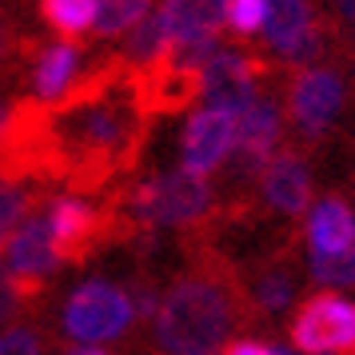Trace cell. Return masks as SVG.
<instances>
[{
	"instance_id": "cell-1",
	"label": "cell",
	"mask_w": 355,
	"mask_h": 355,
	"mask_svg": "<svg viewBox=\"0 0 355 355\" xmlns=\"http://www.w3.org/2000/svg\"><path fill=\"white\" fill-rule=\"evenodd\" d=\"M136 88H88L49 120L52 156L76 176L100 180L132 152L140 128Z\"/></svg>"
},
{
	"instance_id": "cell-2",
	"label": "cell",
	"mask_w": 355,
	"mask_h": 355,
	"mask_svg": "<svg viewBox=\"0 0 355 355\" xmlns=\"http://www.w3.org/2000/svg\"><path fill=\"white\" fill-rule=\"evenodd\" d=\"M236 323V300L220 279L188 275L160 300L156 311V347L168 355L224 352Z\"/></svg>"
},
{
	"instance_id": "cell-3",
	"label": "cell",
	"mask_w": 355,
	"mask_h": 355,
	"mask_svg": "<svg viewBox=\"0 0 355 355\" xmlns=\"http://www.w3.org/2000/svg\"><path fill=\"white\" fill-rule=\"evenodd\" d=\"M64 336L72 343H92L108 347L116 339H124L136 323V304L124 288H116L108 279H88L68 295L64 304Z\"/></svg>"
},
{
	"instance_id": "cell-4",
	"label": "cell",
	"mask_w": 355,
	"mask_h": 355,
	"mask_svg": "<svg viewBox=\"0 0 355 355\" xmlns=\"http://www.w3.org/2000/svg\"><path fill=\"white\" fill-rule=\"evenodd\" d=\"M211 208V188L204 172H192L180 164L176 172H164L156 180H144L132 192V211L136 220L156 227H180L204 220Z\"/></svg>"
},
{
	"instance_id": "cell-5",
	"label": "cell",
	"mask_w": 355,
	"mask_h": 355,
	"mask_svg": "<svg viewBox=\"0 0 355 355\" xmlns=\"http://www.w3.org/2000/svg\"><path fill=\"white\" fill-rule=\"evenodd\" d=\"M291 347L304 355L355 352V304L336 291L311 295L291 323Z\"/></svg>"
},
{
	"instance_id": "cell-6",
	"label": "cell",
	"mask_w": 355,
	"mask_h": 355,
	"mask_svg": "<svg viewBox=\"0 0 355 355\" xmlns=\"http://www.w3.org/2000/svg\"><path fill=\"white\" fill-rule=\"evenodd\" d=\"M60 263H64V256L56 252L49 216H24L0 252V268L12 275L20 291H36Z\"/></svg>"
},
{
	"instance_id": "cell-7",
	"label": "cell",
	"mask_w": 355,
	"mask_h": 355,
	"mask_svg": "<svg viewBox=\"0 0 355 355\" xmlns=\"http://www.w3.org/2000/svg\"><path fill=\"white\" fill-rule=\"evenodd\" d=\"M343 100H347L343 80L331 68H307L291 84V120H295V128L304 136L315 140V136H323L339 120Z\"/></svg>"
},
{
	"instance_id": "cell-8",
	"label": "cell",
	"mask_w": 355,
	"mask_h": 355,
	"mask_svg": "<svg viewBox=\"0 0 355 355\" xmlns=\"http://www.w3.org/2000/svg\"><path fill=\"white\" fill-rule=\"evenodd\" d=\"M232 144H236V112H224V108H208V104H204V108L184 124L180 164L208 176L211 168H220V164L227 160Z\"/></svg>"
},
{
	"instance_id": "cell-9",
	"label": "cell",
	"mask_w": 355,
	"mask_h": 355,
	"mask_svg": "<svg viewBox=\"0 0 355 355\" xmlns=\"http://www.w3.org/2000/svg\"><path fill=\"white\" fill-rule=\"evenodd\" d=\"M200 96L208 108L224 112H243L256 100V64L243 52H216L208 64L200 68Z\"/></svg>"
},
{
	"instance_id": "cell-10",
	"label": "cell",
	"mask_w": 355,
	"mask_h": 355,
	"mask_svg": "<svg viewBox=\"0 0 355 355\" xmlns=\"http://www.w3.org/2000/svg\"><path fill=\"white\" fill-rule=\"evenodd\" d=\"M279 144V108L272 100L256 96L243 112H236V172L240 176H259L263 164L275 156Z\"/></svg>"
},
{
	"instance_id": "cell-11",
	"label": "cell",
	"mask_w": 355,
	"mask_h": 355,
	"mask_svg": "<svg viewBox=\"0 0 355 355\" xmlns=\"http://www.w3.org/2000/svg\"><path fill=\"white\" fill-rule=\"evenodd\" d=\"M259 188L279 216H304L311 204V176L295 152H275L259 172Z\"/></svg>"
},
{
	"instance_id": "cell-12",
	"label": "cell",
	"mask_w": 355,
	"mask_h": 355,
	"mask_svg": "<svg viewBox=\"0 0 355 355\" xmlns=\"http://www.w3.org/2000/svg\"><path fill=\"white\" fill-rule=\"evenodd\" d=\"M49 224H52L56 252H60L64 259L84 256V252L92 248V240H96V232H100L96 211L88 208L84 200H76V196H64V200L52 204L49 208Z\"/></svg>"
},
{
	"instance_id": "cell-13",
	"label": "cell",
	"mask_w": 355,
	"mask_h": 355,
	"mask_svg": "<svg viewBox=\"0 0 355 355\" xmlns=\"http://www.w3.org/2000/svg\"><path fill=\"white\" fill-rule=\"evenodd\" d=\"M307 248H311V256L355 248V216L343 200L327 196L311 208V216H307Z\"/></svg>"
},
{
	"instance_id": "cell-14",
	"label": "cell",
	"mask_w": 355,
	"mask_h": 355,
	"mask_svg": "<svg viewBox=\"0 0 355 355\" xmlns=\"http://www.w3.org/2000/svg\"><path fill=\"white\" fill-rule=\"evenodd\" d=\"M160 12L176 40H208L227 24V0H164Z\"/></svg>"
},
{
	"instance_id": "cell-15",
	"label": "cell",
	"mask_w": 355,
	"mask_h": 355,
	"mask_svg": "<svg viewBox=\"0 0 355 355\" xmlns=\"http://www.w3.org/2000/svg\"><path fill=\"white\" fill-rule=\"evenodd\" d=\"M76 76H80V49H76V44H52V49H44L40 60H36L33 92L44 100V104L64 100L68 88L76 84Z\"/></svg>"
},
{
	"instance_id": "cell-16",
	"label": "cell",
	"mask_w": 355,
	"mask_h": 355,
	"mask_svg": "<svg viewBox=\"0 0 355 355\" xmlns=\"http://www.w3.org/2000/svg\"><path fill=\"white\" fill-rule=\"evenodd\" d=\"M315 24H311V4L307 0H268V20H263V36L275 56H288L295 40H304Z\"/></svg>"
},
{
	"instance_id": "cell-17",
	"label": "cell",
	"mask_w": 355,
	"mask_h": 355,
	"mask_svg": "<svg viewBox=\"0 0 355 355\" xmlns=\"http://www.w3.org/2000/svg\"><path fill=\"white\" fill-rule=\"evenodd\" d=\"M172 28H168V20L164 12H148L140 24H132L128 28V44H124V60L136 68H160L168 60V52H172Z\"/></svg>"
},
{
	"instance_id": "cell-18",
	"label": "cell",
	"mask_w": 355,
	"mask_h": 355,
	"mask_svg": "<svg viewBox=\"0 0 355 355\" xmlns=\"http://www.w3.org/2000/svg\"><path fill=\"white\" fill-rule=\"evenodd\" d=\"M40 17L56 33L80 36L96 24V0H40Z\"/></svg>"
},
{
	"instance_id": "cell-19",
	"label": "cell",
	"mask_w": 355,
	"mask_h": 355,
	"mask_svg": "<svg viewBox=\"0 0 355 355\" xmlns=\"http://www.w3.org/2000/svg\"><path fill=\"white\" fill-rule=\"evenodd\" d=\"M148 12H152V0H96V24H92V33L120 36V33H128L132 24H140Z\"/></svg>"
},
{
	"instance_id": "cell-20",
	"label": "cell",
	"mask_w": 355,
	"mask_h": 355,
	"mask_svg": "<svg viewBox=\"0 0 355 355\" xmlns=\"http://www.w3.org/2000/svg\"><path fill=\"white\" fill-rule=\"evenodd\" d=\"M311 275L315 284H327V288H355V248L311 256Z\"/></svg>"
},
{
	"instance_id": "cell-21",
	"label": "cell",
	"mask_w": 355,
	"mask_h": 355,
	"mask_svg": "<svg viewBox=\"0 0 355 355\" xmlns=\"http://www.w3.org/2000/svg\"><path fill=\"white\" fill-rule=\"evenodd\" d=\"M24 216H28V192H24L20 184H12V180H0V252H4L12 227H17Z\"/></svg>"
},
{
	"instance_id": "cell-22",
	"label": "cell",
	"mask_w": 355,
	"mask_h": 355,
	"mask_svg": "<svg viewBox=\"0 0 355 355\" xmlns=\"http://www.w3.org/2000/svg\"><path fill=\"white\" fill-rule=\"evenodd\" d=\"M268 20V0H227V28L240 36L263 33Z\"/></svg>"
},
{
	"instance_id": "cell-23",
	"label": "cell",
	"mask_w": 355,
	"mask_h": 355,
	"mask_svg": "<svg viewBox=\"0 0 355 355\" xmlns=\"http://www.w3.org/2000/svg\"><path fill=\"white\" fill-rule=\"evenodd\" d=\"M256 295H259V304L268 307V311H288L291 307V284H288V275H263L256 284Z\"/></svg>"
},
{
	"instance_id": "cell-24",
	"label": "cell",
	"mask_w": 355,
	"mask_h": 355,
	"mask_svg": "<svg viewBox=\"0 0 355 355\" xmlns=\"http://www.w3.org/2000/svg\"><path fill=\"white\" fill-rule=\"evenodd\" d=\"M40 352V336L28 327H8L0 331V355H36Z\"/></svg>"
},
{
	"instance_id": "cell-25",
	"label": "cell",
	"mask_w": 355,
	"mask_h": 355,
	"mask_svg": "<svg viewBox=\"0 0 355 355\" xmlns=\"http://www.w3.org/2000/svg\"><path fill=\"white\" fill-rule=\"evenodd\" d=\"M224 352L227 355H288L295 347H279V343H268V339H227Z\"/></svg>"
},
{
	"instance_id": "cell-26",
	"label": "cell",
	"mask_w": 355,
	"mask_h": 355,
	"mask_svg": "<svg viewBox=\"0 0 355 355\" xmlns=\"http://www.w3.org/2000/svg\"><path fill=\"white\" fill-rule=\"evenodd\" d=\"M17 284H12V275L4 272V268H0V323L8 320V315H12V311H17Z\"/></svg>"
},
{
	"instance_id": "cell-27",
	"label": "cell",
	"mask_w": 355,
	"mask_h": 355,
	"mask_svg": "<svg viewBox=\"0 0 355 355\" xmlns=\"http://www.w3.org/2000/svg\"><path fill=\"white\" fill-rule=\"evenodd\" d=\"M8 128H12V124H8V108H4V100H0V140L8 136Z\"/></svg>"
},
{
	"instance_id": "cell-28",
	"label": "cell",
	"mask_w": 355,
	"mask_h": 355,
	"mask_svg": "<svg viewBox=\"0 0 355 355\" xmlns=\"http://www.w3.org/2000/svg\"><path fill=\"white\" fill-rule=\"evenodd\" d=\"M336 4H339V12H343L347 20H355V0H336Z\"/></svg>"
},
{
	"instance_id": "cell-29",
	"label": "cell",
	"mask_w": 355,
	"mask_h": 355,
	"mask_svg": "<svg viewBox=\"0 0 355 355\" xmlns=\"http://www.w3.org/2000/svg\"><path fill=\"white\" fill-rule=\"evenodd\" d=\"M4 49H8V40H4V28H0V60H4Z\"/></svg>"
}]
</instances>
